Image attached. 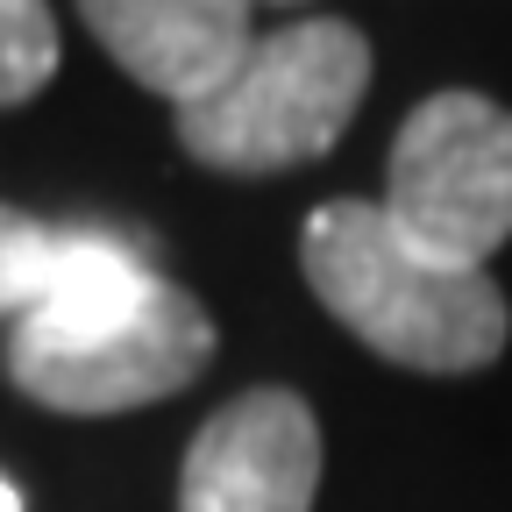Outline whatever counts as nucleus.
<instances>
[{
	"label": "nucleus",
	"instance_id": "7ed1b4c3",
	"mask_svg": "<svg viewBox=\"0 0 512 512\" xmlns=\"http://www.w3.org/2000/svg\"><path fill=\"white\" fill-rule=\"evenodd\" d=\"M370 86V43L349 22H292L256 36L249 57L207 93L178 107V143L214 171H292L328 157L356 121Z\"/></svg>",
	"mask_w": 512,
	"mask_h": 512
},
{
	"label": "nucleus",
	"instance_id": "6e6552de",
	"mask_svg": "<svg viewBox=\"0 0 512 512\" xmlns=\"http://www.w3.org/2000/svg\"><path fill=\"white\" fill-rule=\"evenodd\" d=\"M43 278H50V228L0 207V313L22 320L43 299Z\"/></svg>",
	"mask_w": 512,
	"mask_h": 512
},
{
	"label": "nucleus",
	"instance_id": "1a4fd4ad",
	"mask_svg": "<svg viewBox=\"0 0 512 512\" xmlns=\"http://www.w3.org/2000/svg\"><path fill=\"white\" fill-rule=\"evenodd\" d=\"M0 512H22V498H15V484L0 477Z\"/></svg>",
	"mask_w": 512,
	"mask_h": 512
},
{
	"label": "nucleus",
	"instance_id": "0eeeda50",
	"mask_svg": "<svg viewBox=\"0 0 512 512\" xmlns=\"http://www.w3.org/2000/svg\"><path fill=\"white\" fill-rule=\"evenodd\" d=\"M57 72V29L43 0H0V107H22Z\"/></svg>",
	"mask_w": 512,
	"mask_h": 512
},
{
	"label": "nucleus",
	"instance_id": "f257e3e1",
	"mask_svg": "<svg viewBox=\"0 0 512 512\" xmlns=\"http://www.w3.org/2000/svg\"><path fill=\"white\" fill-rule=\"evenodd\" d=\"M214 356V320L150 271L121 228H50L43 299L8 335V377L50 413H128L185 392Z\"/></svg>",
	"mask_w": 512,
	"mask_h": 512
},
{
	"label": "nucleus",
	"instance_id": "20e7f679",
	"mask_svg": "<svg viewBox=\"0 0 512 512\" xmlns=\"http://www.w3.org/2000/svg\"><path fill=\"white\" fill-rule=\"evenodd\" d=\"M384 214L406 242L448 264H477L512 235V114L484 93H434L406 114Z\"/></svg>",
	"mask_w": 512,
	"mask_h": 512
},
{
	"label": "nucleus",
	"instance_id": "f03ea898",
	"mask_svg": "<svg viewBox=\"0 0 512 512\" xmlns=\"http://www.w3.org/2000/svg\"><path fill=\"white\" fill-rule=\"evenodd\" d=\"M299 264H306L313 299L349 335H363L377 356H392L406 370L463 377V370H484L512 335V313H505V292L491 285V271L427 256L370 200L320 207L306 221Z\"/></svg>",
	"mask_w": 512,
	"mask_h": 512
},
{
	"label": "nucleus",
	"instance_id": "423d86ee",
	"mask_svg": "<svg viewBox=\"0 0 512 512\" xmlns=\"http://www.w3.org/2000/svg\"><path fill=\"white\" fill-rule=\"evenodd\" d=\"M256 0H79L86 29L136 86L171 107L207 100L256 43Z\"/></svg>",
	"mask_w": 512,
	"mask_h": 512
},
{
	"label": "nucleus",
	"instance_id": "39448f33",
	"mask_svg": "<svg viewBox=\"0 0 512 512\" xmlns=\"http://www.w3.org/2000/svg\"><path fill=\"white\" fill-rule=\"evenodd\" d=\"M313 484H320L313 406L285 384H264L192 434L178 512H313Z\"/></svg>",
	"mask_w": 512,
	"mask_h": 512
}]
</instances>
